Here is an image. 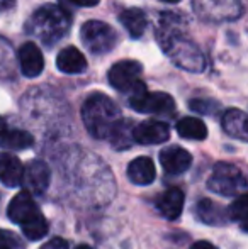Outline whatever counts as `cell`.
Returning <instances> with one entry per match:
<instances>
[{"mask_svg":"<svg viewBox=\"0 0 248 249\" xmlns=\"http://www.w3.org/2000/svg\"><path fill=\"white\" fill-rule=\"evenodd\" d=\"M20 227H22V234L29 241H39L48 234V220L44 219L43 213L31 219L29 222L22 224Z\"/></svg>","mask_w":248,"mask_h":249,"instance_id":"23","label":"cell"},{"mask_svg":"<svg viewBox=\"0 0 248 249\" xmlns=\"http://www.w3.org/2000/svg\"><path fill=\"white\" fill-rule=\"evenodd\" d=\"M192 7L201 19L211 22L238 19L242 14L240 0H192Z\"/></svg>","mask_w":248,"mask_h":249,"instance_id":"7","label":"cell"},{"mask_svg":"<svg viewBox=\"0 0 248 249\" xmlns=\"http://www.w3.org/2000/svg\"><path fill=\"white\" fill-rule=\"evenodd\" d=\"M17 248V241L7 231H0V249H16Z\"/></svg>","mask_w":248,"mask_h":249,"instance_id":"27","label":"cell"},{"mask_svg":"<svg viewBox=\"0 0 248 249\" xmlns=\"http://www.w3.org/2000/svg\"><path fill=\"white\" fill-rule=\"evenodd\" d=\"M143 68L138 61L134 59H123L117 61L116 65L111 66L107 78L109 83L117 90V92H131L133 87L139 82V75H141Z\"/></svg>","mask_w":248,"mask_h":249,"instance_id":"8","label":"cell"},{"mask_svg":"<svg viewBox=\"0 0 248 249\" xmlns=\"http://www.w3.org/2000/svg\"><path fill=\"white\" fill-rule=\"evenodd\" d=\"M195 215L201 222L208 224V226H221L229 220L225 207L209 198L199 200L197 207H195Z\"/></svg>","mask_w":248,"mask_h":249,"instance_id":"19","label":"cell"},{"mask_svg":"<svg viewBox=\"0 0 248 249\" xmlns=\"http://www.w3.org/2000/svg\"><path fill=\"white\" fill-rule=\"evenodd\" d=\"M80 39L94 54H104L111 51L117 41V34L109 24L102 20H89L80 29Z\"/></svg>","mask_w":248,"mask_h":249,"instance_id":"6","label":"cell"},{"mask_svg":"<svg viewBox=\"0 0 248 249\" xmlns=\"http://www.w3.org/2000/svg\"><path fill=\"white\" fill-rule=\"evenodd\" d=\"M41 249H68V244H66V241L61 239V237H55V239L46 243Z\"/></svg>","mask_w":248,"mask_h":249,"instance_id":"28","label":"cell"},{"mask_svg":"<svg viewBox=\"0 0 248 249\" xmlns=\"http://www.w3.org/2000/svg\"><path fill=\"white\" fill-rule=\"evenodd\" d=\"M14 5H16V0H0V14L14 9Z\"/></svg>","mask_w":248,"mask_h":249,"instance_id":"31","label":"cell"},{"mask_svg":"<svg viewBox=\"0 0 248 249\" xmlns=\"http://www.w3.org/2000/svg\"><path fill=\"white\" fill-rule=\"evenodd\" d=\"M22 163L10 153H0V181L5 187L14 188L20 185L22 178Z\"/></svg>","mask_w":248,"mask_h":249,"instance_id":"17","label":"cell"},{"mask_svg":"<svg viewBox=\"0 0 248 249\" xmlns=\"http://www.w3.org/2000/svg\"><path fill=\"white\" fill-rule=\"evenodd\" d=\"M160 164L169 175H182L192 164V156L180 146H169L160 153Z\"/></svg>","mask_w":248,"mask_h":249,"instance_id":"13","label":"cell"},{"mask_svg":"<svg viewBox=\"0 0 248 249\" xmlns=\"http://www.w3.org/2000/svg\"><path fill=\"white\" fill-rule=\"evenodd\" d=\"M82 121L92 138L109 139L123 117L116 102H113L104 93H94L83 102Z\"/></svg>","mask_w":248,"mask_h":249,"instance_id":"1","label":"cell"},{"mask_svg":"<svg viewBox=\"0 0 248 249\" xmlns=\"http://www.w3.org/2000/svg\"><path fill=\"white\" fill-rule=\"evenodd\" d=\"M208 188L223 197H238L245 194L247 180L236 166L229 163H216L208 180Z\"/></svg>","mask_w":248,"mask_h":249,"instance_id":"4","label":"cell"},{"mask_svg":"<svg viewBox=\"0 0 248 249\" xmlns=\"http://www.w3.org/2000/svg\"><path fill=\"white\" fill-rule=\"evenodd\" d=\"M50 178H51V171H50V168H48V164L44 163V161L34 160V161H29V163L22 168L20 185H22L29 194L41 195L50 187Z\"/></svg>","mask_w":248,"mask_h":249,"instance_id":"9","label":"cell"},{"mask_svg":"<svg viewBox=\"0 0 248 249\" xmlns=\"http://www.w3.org/2000/svg\"><path fill=\"white\" fill-rule=\"evenodd\" d=\"M75 249H92L90 246H87V244H80V246H76Z\"/></svg>","mask_w":248,"mask_h":249,"instance_id":"33","label":"cell"},{"mask_svg":"<svg viewBox=\"0 0 248 249\" xmlns=\"http://www.w3.org/2000/svg\"><path fill=\"white\" fill-rule=\"evenodd\" d=\"M247 194H242L235 198V202L226 209V213H228L229 220H235V222L240 224L242 231H247V213H248V207H247Z\"/></svg>","mask_w":248,"mask_h":249,"instance_id":"24","label":"cell"},{"mask_svg":"<svg viewBox=\"0 0 248 249\" xmlns=\"http://www.w3.org/2000/svg\"><path fill=\"white\" fill-rule=\"evenodd\" d=\"M7 129V124H5V121H3L2 117H0V134H2L3 131Z\"/></svg>","mask_w":248,"mask_h":249,"instance_id":"32","label":"cell"},{"mask_svg":"<svg viewBox=\"0 0 248 249\" xmlns=\"http://www.w3.org/2000/svg\"><path fill=\"white\" fill-rule=\"evenodd\" d=\"M170 138V127L162 121H145L133 127V141L139 144H162Z\"/></svg>","mask_w":248,"mask_h":249,"instance_id":"10","label":"cell"},{"mask_svg":"<svg viewBox=\"0 0 248 249\" xmlns=\"http://www.w3.org/2000/svg\"><path fill=\"white\" fill-rule=\"evenodd\" d=\"M72 26V16L60 5L39 7L27 24V33L33 34L41 43L53 46L57 41L66 36Z\"/></svg>","mask_w":248,"mask_h":249,"instance_id":"2","label":"cell"},{"mask_svg":"<svg viewBox=\"0 0 248 249\" xmlns=\"http://www.w3.org/2000/svg\"><path fill=\"white\" fill-rule=\"evenodd\" d=\"M20 71L27 78H36L44 70V56L36 43H24L19 48Z\"/></svg>","mask_w":248,"mask_h":249,"instance_id":"12","label":"cell"},{"mask_svg":"<svg viewBox=\"0 0 248 249\" xmlns=\"http://www.w3.org/2000/svg\"><path fill=\"white\" fill-rule=\"evenodd\" d=\"M155 177H156L155 164H153V161L148 156H139L128 164V178L134 185L146 187V185L153 183Z\"/></svg>","mask_w":248,"mask_h":249,"instance_id":"16","label":"cell"},{"mask_svg":"<svg viewBox=\"0 0 248 249\" xmlns=\"http://www.w3.org/2000/svg\"><path fill=\"white\" fill-rule=\"evenodd\" d=\"M39 209H38L36 202H34L33 195L27 190H22L16 195L9 203V209H7V215L12 220L14 224H26L31 219H34L36 215H39Z\"/></svg>","mask_w":248,"mask_h":249,"instance_id":"11","label":"cell"},{"mask_svg":"<svg viewBox=\"0 0 248 249\" xmlns=\"http://www.w3.org/2000/svg\"><path fill=\"white\" fill-rule=\"evenodd\" d=\"M131 97H129V105L136 112L141 114H172L175 110V102L169 93L163 92H148L146 85L143 82H138L133 87Z\"/></svg>","mask_w":248,"mask_h":249,"instance_id":"5","label":"cell"},{"mask_svg":"<svg viewBox=\"0 0 248 249\" xmlns=\"http://www.w3.org/2000/svg\"><path fill=\"white\" fill-rule=\"evenodd\" d=\"M57 68L66 75H78L87 70V59L75 46H66L58 53Z\"/></svg>","mask_w":248,"mask_h":249,"instance_id":"15","label":"cell"},{"mask_svg":"<svg viewBox=\"0 0 248 249\" xmlns=\"http://www.w3.org/2000/svg\"><path fill=\"white\" fill-rule=\"evenodd\" d=\"M191 249H218V248H216L214 244L208 243V241H197V243L192 244Z\"/></svg>","mask_w":248,"mask_h":249,"instance_id":"30","label":"cell"},{"mask_svg":"<svg viewBox=\"0 0 248 249\" xmlns=\"http://www.w3.org/2000/svg\"><path fill=\"white\" fill-rule=\"evenodd\" d=\"M119 20L133 39L141 37L143 34H145L146 24H148L146 22L145 12H143L141 9H138V7H131V9L123 10L119 16Z\"/></svg>","mask_w":248,"mask_h":249,"instance_id":"20","label":"cell"},{"mask_svg":"<svg viewBox=\"0 0 248 249\" xmlns=\"http://www.w3.org/2000/svg\"><path fill=\"white\" fill-rule=\"evenodd\" d=\"M177 134L191 141H202L208 138V127L197 117H184L177 122Z\"/></svg>","mask_w":248,"mask_h":249,"instance_id":"22","label":"cell"},{"mask_svg":"<svg viewBox=\"0 0 248 249\" xmlns=\"http://www.w3.org/2000/svg\"><path fill=\"white\" fill-rule=\"evenodd\" d=\"M163 2H169V3H177V2H180V0H163Z\"/></svg>","mask_w":248,"mask_h":249,"instance_id":"34","label":"cell"},{"mask_svg":"<svg viewBox=\"0 0 248 249\" xmlns=\"http://www.w3.org/2000/svg\"><path fill=\"white\" fill-rule=\"evenodd\" d=\"M184 192L177 187H172L169 190H165L156 200V209L162 213L165 219L175 220L180 217L184 209Z\"/></svg>","mask_w":248,"mask_h":249,"instance_id":"14","label":"cell"},{"mask_svg":"<svg viewBox=\"0 0 248 249\" xmlns=\"http://www.w3.org/2000/svg\"><path fill=\"white\" fill-rule=\"evenodd\" d=\"M34 144V138L27 131H20V129H10V131H3L0 134V148L9 149V151H22L29 149Z\"/></svg>","mask_w":248,"mask_h":249,"instance_id":"21","label":"cell"},{"mask_svg":"<svg viewBox=\"0 0 248 249\" xmlns=\"http://www.w3.org/2000/svg\"><path fill=\"white\" fill-rule=\"evenodd\" d=\"M221 125L226 134L247 141L248 139V125H247V114L240 108H228L221 117Z\"/></svg>","mask_w":248,"mask_h":249,"instance_id":"18","label":"cell"},{"mask_svg":"<svg viewBox=\"0 0 248 249\" xmlns=\"http://www.w3.org/2000/svg\"><path fill=\"white\" fill-rule=\"evenodd\" d=\"M162 16L163 34H160V41H162L163 51L169 53L175 65L186 68L187 71H201L206 65L201 51L191 41H187L179 31H173V27L170 26L169 19H167V14H162Z\"/></svg>","mask_w":248,"mask_h":249,"instance_id":"3","label":"cell"},{"mask_svg":"<svg viewBox=\"0 0 248 249\" xmlns=\"http://www.w3.org/2000/svg\"><path fill=\"white\" fill-rule=\"evenodd\" d=\"M111 141L117 149L129 148L133 142V122L131 121H121L117 127L111 134Z\"/></svg>","mask_w":248,"mask_h":249,"instance_id":"25","label":"cell"},{"mask_svg":"<svg viewBox=\"0 0 248 249\" xmlns=\"http://www.w3.org/2000/svg\"><path fill=\"white\" fill-rule=\"evenodd\" d=\"M189 107L192 110L199 112V114H214L218 110V104L214 100H204V99H195L189 102Z\"/></svg>","mask_w":248,"mask_h":249,"instance_id":"26","label":"cell"},{"mask_svg":"<svg viewBox=\"0 0 248 249\" xmlns=\"http://www.w3.org/2000/svg\"><path fill=\"white\" fill-rule=\"evenodd\" d=\"M65 2L76 7H95L99 3V0H65Z\"/></svg>","mask_w":248,"mask_h":249,"instance_id":"29","label":"cell"}]
</instances>
